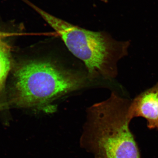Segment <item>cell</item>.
<instances>
[{"mask_svg":"<svg viewBox=\"0 0 158 158\" xmlns=\"http://www.w3.org/2000/svg\"><path fill=\"white\" fill-rule=\"evenodd\" d=\"M7 98L9 109L53 113L54 103L88 85L87 73L65 66L48 56L22 57L13 62Z\"/></svg>","mask_w":158,"mask_h":158,"instance_id":"6da1fadb","label":"cell"},{"mask_svg":"<svg viewBox=\"0 0 158 158\" xmlns=\"http://www.w3.org/2000/svg\"><path fill=\"white\" fill-rule=\"evenodd\" d=\"M131 102L113 91L87 109L81 144L94 158H141L130 129Z\"/></svg>","mask_w":158,"mask_h":158,"instance_id":"7a4b0ae2","label":"cell"},{"mask_svg":"<svg viewBox=\"0 0 158 158\" xmlns=\"http://www.w3.org/2000/svg\"><path fill=\"white\" fill-rule=\"evenodd\" d=\"M61 37L74 56L83 62L90 81H112L117 64L127 56L129 41H118L106 33L89 31L56 17L27 2Z\"/></svg>","mask_w":158,"mask_h":158,"instance_id":"3957f363","label":"cell"},{"mask_svg":"<svg viewBox=\"0 0 158 158\" xmlns=\"http://www.w3.org/2000/svg\"><path fill=\"white\" fill-rule=\"evenodd\" d=\"M130 113L132 118H145L149 129H158V82L131 100Z\"/></svg>","mask_w":158,"mask_h":158,"instance_id":"277c9868","label":"cell"},{"mask_svg":"<svg viewBox=\"0 0 158 158\" xmlns=\"http://www.w3.org/2000/svg\"><path fill=\"white\" fill-rule=\"evenodd\" d=\"M10 34L0 35V112L9 110L7 98V79L13 67L14 59L8 38Z\"/></svg>","mask_w":158,"mask_h":158,"instance_id":"5b68a950","label":"cell"},{"mask_svg":"<svg viewBox=\"0 0 158 158\" xmlns=\"http://www.w3.org/2000/svg\"><path fill=\"white\" fill-rule=\"evenodd\" d=\"M2 31H0V35H1V34H2Z\"/></svg>","mask_w":158,"mask_h":158,"instance_id":"8992f818","label":"cell"},{"mask_svg":"<svg viewBox=\"0 0 158 158\" xmlns=\"http://www.w3.org/2000/svg\"></svg>","mask_w":158,"mask_h":158,"instance_id":"52a82bcc","label":"cell"}]
</instances>
